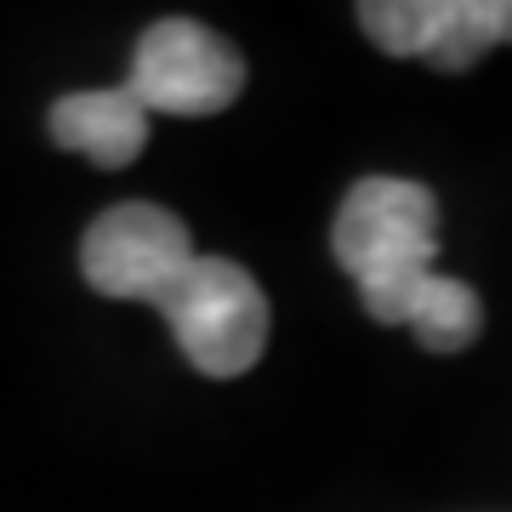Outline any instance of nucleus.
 I'll use <instances>...</instances> for the list:
<instances>
[{
	"instance_id": "nucleus-1",
	"label": "nucleus",
	"mask_w": 512,
	"mask_h": 512,
	"mask_svg": "<svg viewBox=\"0 0 512 512\" xmlns=\"http://www.w3.org/2000/svg\"><path fill=\"white\" fill-rule=\"evenodd\" d=\"M80 274L109 302L160 308L200 376H245L268 348L274 313L262 285L228 256L194 251L188 222L154 200L109 205L80 239Z\"/></svg>"
},
{
	"instance_id": "nucleus-2",
	"label": "nucleus",
	"mask_w": 512,
	"mask_h": 512,
	"mask_svg": "<svg viewBox=\"0 0 512 512\" xmlns=\"http://www.w3.org/2000/svg\"><path fill=\"white\" fill-rule=\"evenodd\" d=\"M330 251L376 325H410L427 353H461L484 330L467 279L439 274V200L410 177H359L342 194Z\"/></svg>"
},
{
	"instance_id": "nucleus-3",
	"label": "nucleus",
	"mask_w": 512,
	"mask_h": 512,
	"mask_svg": "<svg viewBox=\"0 0 512 512\" xmlns=\"http://www.w3.org/2000/svg\"><path fill=\"white\" fill-rule=\"evenodd\" d=\"M126 92L148 114L205 120V114H222L245 92V57L222 35H211L205 23L160 18V23H148L137 52H131Z\"/></svg>"
},
{
	"instance_id": "nucleus-4",
	"label": "nucleus",
	"mask_w": 512,
	"mask_h": 512,
	"mask_svg": "<svg viewBox=\"0 0 512 512\" xmlns=\"http://www.w3.org/2000/svg\"><path fill=\"white\" fill-rule=\"evenodd\" d=\"M359 29L393 57L461 74L490 46L512 40V0H365Z\"/></svg>"
},
{
	"instance_id": "nucleus-5",
	"label": "nucleus",
	"mask_w": 512,
	"mask_h": 512,
	"mask_svg": "<svg viewBox=\"0 0 512 512\" xmlns=\"http://www.w3.org/2000/svg\"><path fill=\"white\" fill-rule=\"evenodd\" d=\"M52 143L69 148V154H86L103 171H120L148 148V109L126 86H109V92H69L57 97L52 114Z\"/></svg>"
}]
</instances>
